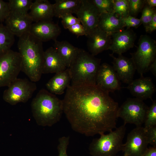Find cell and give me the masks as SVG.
I'll use <instances>...</instances> for the list:
<instances>
[{"label":"cell","mask_w":156,"mask_h":156,"mask_svg":"<svg viewBox=\"0 0 156 156\" xmlns=\"http://www.w3.org/2000/svg\"><path fill=\"white\" fill-rule=\"evenodd\" d=\"M62 101L63 113L75 131L92 136L116 128L118 103L96 85H70Z\"/></svg>","instance_id":"cell-1"},{"label":"cell","mask_w":156,"mask_h":156,"mask_svg":"<svg viewBox=\"0 0 156 156\" xmlns=\"http://www.w3.org/2000/svg\"><path fill=\"white\" fill-rule=\"evenodd\" d=\"M17 47L21 58V71L30 81H38L42 74L44 62L42 42L29 32L19 37Z\"/></svg>","instance_id":"cell-2"},{"label":"cell","mask_w":156,"mask_h":156,"mask_svg":"<svg viewBox=\"0 0 156 156\" xmlns=\"http://www.w3.org/2000/svg\"><path fill=\"white\" fill-rule=\"evenodd\" d=\"M31 111L37 124L51 127L59 122L63 113L62 100L44 89L40 90L31 103Z\"/></svg>","instance_id":"cell-3"},{"label":"cell","mask_w":156,"mask_h":156,"mask_svg":"<svg viewBox=\"0 0 156 156\" xmlns=\"http://www.w3.org/2000/svg\"><path fill=\"white\" fill-rule=\"evenodd\" d=\"M101 61V59L79 48L76 56L68 68L71 78V85H96Z\"/></svg>","instance_id":"cell-4"},{"label":"cell","mask_w":156,"mask_h":156,"mask_svg":"<svg viewBox=\"0 0 156 156\" xmlns=\"http://www.w3.org/2000/svg\"><path fill=\"white\" fill-rule=\"evenodd\" d=\"M126 127L124 124L107 134L100 135L94 139L89 149L92 156H114L122 150V141L125 134Z\"/></svg>","instance_id":"cell-5"},{"label":"cell","mask_w":156,"mask_h":156,"mask_svg":"<svg viewBox=\"0 0 156 156\" xmlns=\"http://www.w3.org/2000/svg\"><path fill=\"white\" fill-rule=\"evenodd\" d=\"M138 45L136 51L130 54L136 70L141 76L149 71L156 59V42L149 36L142 35Z\"/></svg>","instance_id":"cell-6"},{"label":"cell","mask_w":156,"mask_h":156,"mask_svg":"<svg viewBox=\"0 0 156 156\" xmlns=\"http://www.w3.org/2000/svg\"><path fill=\"white\" fill-rule=\"evenodd\" d=\"M36 88L35 82L26 79L17 78L4 91L3 98L13 105L25 103L31 97Z\"/></svg>","instance_id":"cell-7"},{"label":"cell","mask_w":156,"mask_h":156,"mask_svg":"<svg viewBox=\"0 0 156 156\" xmlns=\"http://www.w3.org/2000/svg\"><path fill=\"white\" fill-rule=\"evenodd\" d=\"M21 58L18 52L10 49L0 55V87H8L21 71Z\"/></svg>","instance_id":"cell-8"},{"label":"cell","mask_w":156,"mask_h":156,"mask_svg":"<svg viewBox=\"0 0 156 156\" xmlns=\"http://www.w3.org/2000/svg\"><path fill=\"white\" fill-rule=\"evenodd\" d=\"M148 107L143 101L136 98H129L125 101L118 112V117L124 121V124H132L136 127L144 123Z\"/></svg>","instance_id":"cell-9"},{"label":"cell","mask_w":156,"mask_h":156,"mask_svg":"<svg viewBox=\"0 0 156 156\" xmlns=\"http://www.w3.org/2000/svg\"><path fill=\"white\" fill-rule=\"evenodd\" d=\"M148 144L144 128L136 127L128 133L126 142L123 144L124 156H141L148 148Z\"/></svg>","instance_id":"cell-10"},{"label":"cell","mask_w":156,"mask_h":156,"mask_svg":"<svg viewBox=\"0 0 156 156\" xmlns=\"http://www.w3.org/2000/svg\"><path fill=\"white\" fill-rule=\"evenodd\" d=\"M75 14L85 29L86 36L98 27L100 14L92 0H81Z\"/></svg>","instance_id":"cell-11"},{"label":"cell","mask_w":156,"mask_h":156,"mask_svg":"<svg viewBox=\"0 0 156 156\" xmlns=\"http://www.w3.org/2000/svg\"><path fill=\"white\" fill-rule=\"evenodd\" d=\"M96 85L102 90L109 93L121 88L120 80L112 66L106 63L100 66L96 76Z\"/></svg>","instance_id":"cell-12"},{"label":"cell","mask_w":156,"mask_h":156,"mask_svg":"<svg viewBox=\"0 0 156 156\" xmlns=\"http://www.w3.org/2000/svg\"><path fill=\"white\" fill-rule=\"evenodd\" d=\"M111 41L109 50L112 53L122 55L133 48L136 38V34L130 28L123 29L111 34Z\"/></svg>","instance_id":"cell-13"},{"label":"cell","mask_w":156,"mask_h":156,"mask_svg":"<svg viewBox=\"0 0 156 156\" xmlns=\"http://www.w3.org/2000/svg\"><path fill=\"white\" fill-rule=\"evenodd\" d=\"M61 32L60 27L52 21L33 23L29 31L32 35L42 42L57 40Z\"/></svg>","instance_id":"cell-14"},{"label":"cell","mask_w":156,"mask_h":156,"mask_svg":"<svg viewBox=\"0 0 156 156\" xmlns=\"http://www.w3.org/2000/svg\"><path fill=\"white\" fill-rule=\"evenodd\" d=\"M109 55L113 59L112 67L120 81L128 84L133 80L136 70L134 62L131 58L126 57L122 55L115 57L112 54Z\"/></svg>","instance_id":"cell-15"},{"label":"cell","mask_w":156,"mask_h":156,"mask_svg":"<svg viewBox=\"0 0 156 156\" xmlns=\"http://www.w3.org/2000/svg\"><path fill=\"white\" fill-rule=\"evenodd\" d=\"M88 51L95 56L103 51L109 50L111 43V34L101 29L98 27L86 36Z\"/></svg>","instance_id":"cell-16"},{"label":"cell","mask_w":156,"mask_h":156,"mask_svg":"<svg viewBox=\"0 0 156 156\" xmlns=\"http://www.w3.org/2000/svg\"><path fill=\"white\" fill-rule=\"evenodd\" d=\"M126 88L135 98L142 101L151 99L156 91V88L152 79L149 77L141 76L133 80Z\"/></svg>","instance_id":"cell-17"},{"label":"cell","mask_w":156,"mask_h":156,"mask_svg":"<svg viewBox=\"0 0 156 156\" xmlns=\"http://www.w3.org/2000/svg\"><path fill=\"white\" fill-rule=\"evenodd\" d=\"M4 21L9 30L18 37L29 32L33 22L28 13L18 15L10 13Z\"/></svg>","instance_id":"cell-18"},{"label":"cell","mask_w":156,"mask_h":156,"mask_svg":"<svg viewBox=\"0 0 156 156\" xmlns=\"http://www.w3.org/2000/svg\"><path fill=\"white\" fill-rule=\"evenodd\" d=\"M28 14L34 22L52 21L53 4L47 0H36L33 2Z\"/></svg>","instance_id":"cell-19"},{"label":"cell","mask_w":156,"mask_h":156,"mask_svg":"<svg viewBox=\"0 0 156 156\" xmlns=\"http://www.w3.org/2000/svg\"><path fill=\"white\" fill-rule=\"evenodd\" d=\"M66 68L65 63L53 47H50L44 51L42 74L56 73Z\"/></svg>","instance_id":"cell-20"},{"label":"cell","mask_w":156,"mask_h":156,"mask_svg":"<svg viewBox=\"0 0 156 156\" xmlns=\"http://www.w3.org/2000/svg\"><path fill=\"white\" fill-rule=\"evenodd\" d=\"M71 78L68 68L55 73L47 83L46 86L51 93L60 95L70 85Z\"/></svg>","instance_id":"cell-21"},{"label":"cell","mask_w":156,"mask_h":156,"mask_svg":"<svg viewBox=\"0 0 156 156\" xmlns=\"http://www.w3.org/2000/svg\"><path fill=\"white\" fill-rule=\"evenodd\" d=\"M98 27L108 34L118 32L124 29L120 18L114 13L101 14Z\"/></svg>","instance_id":"cell-22"},{"label":"cell","mask_w":156,"mask_h":156,"mask_svg":"<svg viewBox=\"0 0 156 156\" xmlns=\"http://www.w3.org/2000/svg\"><path fill=\"white\" fill-rule=\"evenodd\" d=\"M54 41V48L65 63L67 68H69L76 56L79 48L66 41Z\"/></svg>","instance_id":"cell-23"},{"label":"cell","mask_w":156,"mask_h":156,"mask_svg":"<svg viewBox=\"0 0 156 156\" xmlns=\"http://www.w3.org/2000/svg\"><path fill=\"white\" fill-rule=\"evenodd\" d=\"M53 4L54 16L60 18L68 14H76L81 0H55Z\"/></svg>","instance_id":"cell-24"},{"label":"cell","mask_w":156,"mask_h":156,"mask_svg":"<svg viewBox=\"0 0 156 156\" xmlns=\"http://www.w3.org/2000/svg\"><path fill=\"white\" fill-rule=\"evenodd\" d=\"M14 41V35L5 25L0 24V55L10 50Z\"/></svg>","instance_id":"cell-25"},{"label":"cell","mask_w":156,"mask_h":156,"mask_svg":"<svg viewBox=\"0 0 156 156\" xmlns=\"http://www.w3.org/2000/svg\"><path fill=\"white\" fill-rule=\"evenodd\" d=\"M33 3L31 0H9L8 2L10 13L25 15L28 13Z\"/></svg>","instance_id":"cell-26"},{"label":"cell","mask_w":156,"mask_h":156,"mask_svg":"<svg viewBox=\"0 0 156 156\" xmlns=\"http://www.w3.org/2000/svg\"><path fill=\"white\" fill-rule=\"evenodd\" d=\"M145 129L156 126V101H153L151 105L148 107L145 115L144 122Z\"/></svg>","instance_id":"cell-27"},{"label":"cell","mask_w":156,"mask_h":156,"mask_svg":"<svg viewBox=\"0 0 156 156\" xmlns=\"http://www.w3.org/2000/svg\"><path fill=\"white\" fill-rule=\"evenodd\" d=\"M114 13L119 17L129 15L128 0H114Z\"/></svg>","instance_id":"cell-28"},{"label":"cell","mask_w":156,"mask_h":156,"mask_svg":"<svg viewBox=\"0 0 156 156\" xmlns=\"http://www.w3.org/2000/svg\"><path fill=\"white\" fill-rule=\"evenodd\" d=\"M101 14L114 13V0H92Z\"/></svg>","instance_id":"cell-29"},{"label":"cell","mask_w":156,"mask_h":156,"mask_svg":"<svg viewBox=\"0 0 156 156\" xmlns=\"http://www.w3.org/2000/svg\"><path fill=\"white\" fill-rule=\"evenodd\" d=\"M146 0H128L129 15L136 17L142 11Z\"/></svg>","instance_id":"cell-30"},{"label":"cell","mask_w":156,"mask_h":156,"mask_svg":"<svg viewBox=\"0 0 156 156\" xmlns=\"http://www.w3.org/2000/svg\"><path fill=\"white\" fill-rule=\"evenodd\" d=\"M141 12L140 19L145 28L152 20L156 11L155 7H150L146 3Z\"/></svg>","instance_id":"cell-31"},{"label":"cell","mask_w":156,"mask_h":156,"mask_svg":"<svg viewBox=\"0 0 156 156\" xmlns=\"http://www.w3.org/2000/svg\"><path fill=\"white\" fill-rule=\"evenodd\" d=\"M120 18L125 27H126L127 28H130L131 27L136 28L142 24L140 18H138L129 15L125 17Z\"/></svg>","instance_id":"cell-32"},{"label":"cell","mask_w":156,"mask_h":156,"mask_svg":"<svg viewBox=\"0 0 156 156\" xmlns=\"http://www.w3.org/2000/svg\"><path fill=\"white\" fill-rule=\"evenodd\" d=\"M69 140V136H63L59 139V144L57 147L59 153L58 156H68L67 153V149Z\"/></svg>","instance_id":"cell-33"},{"label":"cell","mask_w":156,"mask_h":156,"mask_svg":"<svg viewBox=\"0 0 156 156\" xmlns=\"http://www.w3.org/2000/svg\"><path fill=\"white\" fill-rule=\"evenodd\" d=\"M60 18L62 19V23L64 28L66 29L78 23H80L79 19L73 16L72 14H68L64 15Z\"/></svg>","instance_id":"cell-34"},{"label":"cell","mask_w":156,"mask_h":156,"mask_svg":"<svg viewBox=\"0 0 156 156\" xmlns=\"http://www.w3.org/2000/svg\"><path fill=\"white\" fill-rule=\"evenodd\" d=\"M68 29L77 37L84 35L86 36V35L85 29L80 23L73 25L69 27Z\"/></svg>","instance_id":"cell-35"},{"label":"cell","mask_w":156,"mask_h":156,"mask_svg":"<svg viewBox=\"0 0 156 156\" xmlns=\"http://www.w3.org/2000/svg\"><path fill=\"white\" fill-rule=\"evenodd\" d=\"M10 13L8 2L0 0V22L1 23L5 20Z\"/></svg>","instance_id":"cell-36"},{"label":"cell","mask_w":156,"mask_h":156,"mask_svg":"<svg viewBox=\"0 0 156 156\" xmlns=\"http://www.w3.org/2000/svg\"><path fill=\"white\" fill-rule=\"evenodd\" d=\"M145 130L148 144L156 147V126Z\"/></svg>","instance_id":"cell-37"},{"label":"cell","mask_w":156,"mask_h":156,"mask_svg":"<svg viewBox=\"0 0 156 156\" xmlns=\"http://www.w3.org/2000/svg\"><path fill=\"white\" fill-rule=\"evenodd\" d=\"M145 29L146 32L150 33L156 30V12L151 21Z\"/></svg>","instance_id":"cell-38"},{"label":"cell","mask_w":156,"mask_h":156,"mask_svg":"<svg viewBox=\"0 0 156 156\" xmlns=\"http://www.w3.org/2000/svg\"><path fill=\"white\" fill-rule=\"evenodd\" d=\"M141 156H156V147L148 148Z\"/></svg>","instance_id":"cell-39"},{"label":"cell","mask_w":156,"mask_h":156,"mask_svg":"<svg viewBox=\"0 0 156 156\" xmlns=\"http://www.w3.org/2000/svg\"><path fill=\"white\" fill-rule=\"evenodd\" d=\"M149 70H150L154 76H156V59L150 65Z\"/></svg>","instance_id":"cell-40"},{"label":"cell","mask_w":156,"mask_h":156,"mask_svg":"<svg viewBox=\"0 0 156 156\" xmlns=\"http://www.w3.org/2000/svg\"><path fill=\"white\" fill-rule=\"evenodd\" d=\"M146 3L149 6L154 8L156 6V0H146Z\"/></svg>","instance_id":"cell-41"},{"label":"cell","mask_w":156,"mask_h":156,"mask_svg":"<svg viewBox=\"0 0 156 156\" xmlns=\"http://www.w3.org/2000/svg\"><path fill=\"white\" fill-rule=\"evenodd\" d=\"M1 23L0 22V24H1Z\"/></svg>","instance_id":"cell-42"}]
</instances>
